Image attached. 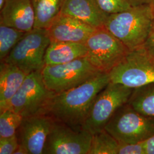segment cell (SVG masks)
<instances>
[{"label": "cell", "mask_w": 154, "mask_h": 154, "mask_svg": "<svg viewBox=\"0 0 154 154\" xmlns=\"http://www.w3.org/2000/svg\"><path fill=\"white\" fill-rule=\"evenodd\" d=\"M149 5L151 7V11H152V15L154 18V0H151Z\"/></svg>", "instance_id": "cell-28"}, {"label": "cell", "mask_w": 154, "mask_h": 154, "mask_svg": "<svg viewBox=\"0 0 154 154\" xmlns=\"http://www.w3.org/2000/svg\"><path fill=\"white\" fill-rule=\"evenodd\" d=\"M143 48L150 55L154 57V18L151 23L148 37Z\"/></svg>", "instance_id": "cell-24"}, {"label": "cell", "mask_w": 154, "mask_h": 154, "mask_svg": "<svg viewBox=\"0 0 154 154\" xmlns=\"http://www.w3.org/2000/svg\"><path fill=\"white\" fill-rule=\"evenodd\" d=\"M41 71L27 75L6 109L14 111L23 118L46 114L48 106L55 93L46 87Z\"/></svg>", "instance_id": "cell-7"}, {"label": "cell", "mask_w": 154, "mask_h": 154, "mask_svg": "<svg viewBox=\"0 0 154 154\" xmlns=\"http://www.w3.org/2000/svg\"><path fill=\"white\" fill-rule=\"evenodd\" d=\"M133 90L110 82L94 100L82 129L93 135L104 130L117 110L128 102Z\"/></svg>", "instance_id": "cell-4"}, {"label": "cell", "mask_w": 154, "mask_h": 154, "mask_svg": "<svg viewBox=\"0 0 154 154\" xmlns=\"http://www.w3.org/2000/svg\"><path fill=\"white\" fill-rule=\"evenodd\" d=\"M35 15L34 28L47 29L62 13L66 0H32Z\"/></svg>", "instance_id": "cell-18"}, {"label": "cell", "mask_w": 154, "mask_h": 154, "mask_svg": "<svg viewBox=\"0 0 154 154\" xmlns=\"http://www.w3.org/2000/svg\"><path fill=\"white\" fill-rule=\"evenodd\" d=\"M54 122L47 114L23 118L18 129L20 143L26 149L28 154H44L45 144Z\"/></svg>", "instance_id": "cell-11"}, {"label": "cell", "mask_w": 154, "mask_h": 154, "mask_svg": "<svg viewBox=\"0 0 154 154\" xmlns=\"http://www.w3.org/2000/svg\"><path fill=\"white\" fill-rule=\"evenodd\" d=\"M132 6L149 4L151 0H126Z\"/></svg>", "instance_id": "cell-26"}, {"label": "cell", "mask_w": 154, "mask_h": 154, "mask_svg": "<svg viewBox=\"0 0 154 154\" xmlns=\"http://www.w3.org/2000/svg\"><path fill=\"white\" fill-rule=\"evenodd\" d=\"M14 154H28V152L26 149L20 143L18 147L15 151Z\"/></svg>", "instance_id": "cell-27"}, {"label": "cell", "mask_w": 154, "mask_h": 154, "mask_svg": "<svg viewBox=\"0 0 154 154\" xmlns=\"http://www.w3.org/2000/svg\"><path fill=\"white\" fill-rule=\"evenodd\" d=\"M100 8L108 14H113L131 9L132 6L126 0H96Z\"/></svg>", "instance_id": "cell-22"}, {"label": "cell", "mask_w": 154, "mask_h": 154, "mask_svg": "<svg viewBox=\"0 0 154 154\" xmlns=\"http://www.w3.org/2000/svg\"><path fill=\"white\" fill-rule=\"evenodd\" d=\"M88 49L83 44L67 42H51L46 51L45 65L66 63L86 57Z\"/></svg>", "instance_id": "cell-16"}, {"label": "cell", "mask_w": 154, "mask_h": 154, "mask_svg": "<svg viewBox=\"0 0 154 154\" xmlns=\"http://www.w3.org/2000/svg\"><path fill=\"white\" fill-rule=\"evenodd\" d=\"M154 18L149 4H144L109 14L104 26L131 51L143 47Z\"/></svg>", "instance_id": "cell-2"}, {"label": "cell", "mask_w": 154, "mask_h": 154, "mask_svg": "<svg viewBox=\"0 0 154 154\" xmlns=\"http://www.w3.org/2000/svg\"><path fill=\"white\" fill-rule=\"evenodd\" d=\"M93 134L54 121L45 144L44 154H88Z\"/></svg>", "instance_id": "cell-10"}, {"label": "cell", "mask_w": 154, "mask_h": 154, "mask_svg": "<svg viewBox=\"0 0 154 154\" xmlns=\"http://www.w3.org/2000/svg\"><path fill=\"white\" fill-rule=\"evenodd\" d=\"M0 113V138H9L16 135L23 117L10 109H6Z\"/></svg>", "instance_id": "cell-21"}, {"label": "cell", "mask_w": 154, "mask_h": 154, "mask_svg": "<svg viewBox=\"0 0 154 154\" xmlns=\"http://www.w3.org/2000/svg\"><path fill=\"white\" fill-rule=\"evenodd\" d=\"M26 32L0 23V60H4Z\"/></svg>", "instance_id": "cell-20"}, {"label": "cell", "mask_w": 154, "mask_h": 154, "mask_svg": "<svg viewBox=\"0 0 154 154\" xmlns=\"http://www.w3.org/2000/svg\"><path fill=\"white\" fill-rule=\"evenodd\" d=\"M95 29L75 17L61 13L47 30L50 42H67L85 44Z\"/></svg>", "instance_id": "cell-12"}, {"label": "cell", "mask_w": 154, "mask_h": 154, "mask_svg": "<svg viewBox=\"0 0 154 154\" xmlns=\"http://www.w3.org/2000/svg\"><path fill=\"white\" fill-rule=\"evenodd\" d=\"M128 103L143 115L154 118V82L134 89Z\"/></svg>", "instance_id": "cell-19"}, {"label": "cell", "mask_w": 154, "mask_h": 154, "mask_svg": "<svg viewBox=\"0 0 154 154\" xmlns=\"http://www.w3.org/2000/svg\"><path fill=\"white\" fill-rule=\"evenodd\" d=\"M61 13L75 17L94 28L103 26L109 15L100 8L96 0H66Z\"/></svg>", "instance_id": "cell-14"}, {"label": "cell", "mask_w": 154, "mask_h": 154, "mask_svg": "<svg viewBox=\"0 0 154 154\" xmlns=\"http://www.w3.org/2000/svg\"><path fill=\"white\" fill-rule=\"evenodd\" d=\"M41 72L46 87L57 94L77 87L101 72L86 57L66 63L45 65Z\"/></svg>", "instance_id": "cell-8"}, {"label": "cell", "mask_w": 154, "mask_h": 154, "mask_svg": "<svg viewBox=\"0 0 154 154\" xmlns=\"http://www.w3.org/2000/svg\"><path fill=\"white\" fill-rule=\"evenodd\" d=\"M146 154H154V135L143 142Z\"/></svg>", "instance_id": "cell-25"}, {"label": "cell", "mask_w": 154, "mask_h": 154, "mask_svg": "<svg viewBox=\"0 0 154 154\" xmlns=\"http://www.w3.org/2000/svg\"><path fill=\"white\" fill-rule=\"evenodd\" d=\"M6 0H0V10L2 8V7L4 5Z\"/></svg>", "instance_id": "cell-29"}, {"label": "cell", "mask_w": 154, "mask_h": 154, "mask_svg": "<svg viewBox=\"0 0 154 154\" xmlns=\"http://www.w3.org/2000/svg\"><path fill=\"white\" fill-rule=\"evenodd\" d=\"M28 74L18 67L1 61L0 112L6 110Z\"/></svg>", "instance_id": "cell-15"}, {"label": "cell", "mask_w": 154, "mask_h": 154, "mask_svg": "<svg viewBox=\"0 0 154 154\" xmlns=\"http://www.w3.org/2000/svg\"><path fill=\"white\" fill-rule=\"evenodd\" d=\"M0 11V23L25 32L34 29L35 15L32 0H6Z\"/></svg>", "instance_id": "cell-13"}, {"label": "cell", "mask_w": 154, "mask_h": 154, "mask_svg": "<svg viewBox=\"0 0 154 154\" xmlns=\"http://www.w3.org/2000/svg\"><path fill=\"white\" fill-rule=\"evenodd\" d=\"M105 130L121 143H142L154 135V118L143 115L127 103L117 110Z\"/></svg>", "instance_id": "cell-3"}, {"label": "cell", "mask_w": 154, "mask_h": 154, "mask_svg": "<svg viewBox=\"0 0 154 154\" xmlns=\"http://www.w3.org/2000/svg\"><path fill=\"white\" fill-rule=\"evenodd\" d=\"M19 145L16 135L9 138H0V154H14Z\"/></svg>", "instance_id": "cell-23"}, {"label": "cell", "mask_w": 154, "mask_h": 154, "mask_svg": "<svg viewBox=\"0 0 154 154\" xmlns=\"http://www.w3.org/2000/svg\"><path fill=\"white\" fill-rule=\"evenodd\" d=\"M110 82L109 73L99 72L77 87L55 94L46 114L55 121L81 130L94 100Z\"/></svg>", "instance_id": "cell-1"}, {"label": "cell", "mask_w": 154, "mask_h": 154, "mask_svg": "<svg viewBox=\"0 0 154 154\" xmlns=\"http://www.w3.org/2000/svg\"><path fill=\"white\" fill-rule=\"evenodd\" d=\"M85 45L86 58L99 72L109 73L130 50L105 26L95 28Z\"/></svg>", "instance_id": "cell-5"}, {"label": "cell", "mask_w": 154, "mask_h": 154, "mask_svg": "<svg viewBox=\"0 0 154 154\" xmlns=\"http://www.w3.org/2000/svg\"><path fill=\"white\" fill-rule=\"evenodd\" d=\"M109 74L111 82L133 89L154 83V57L143 47L133 50Z\"/></svg>", "instance_id": "cell-9"}, {"label": "cell", "mask_w": 154, "mask_h": 154, "mask_svg": "<svg viewBox=\"0 0 154 154\" xmlns=\"http://www.w3.org/2000/svg\"><path fill=\"white\" fill-rule=\"evenodd\" d=\"M50 44L47 29L34 28L11 50L3 62L18 67L29 74L41 71L45 66V55Z\"/></svg>", "instance_id": "cell-6"}, {"label": "cell", "mask_w": 154, "mask_h": 154, "mask_svg": "<svg viewBox=\"0 0 154 154\" xmlns=\"http://www.w3.org/2000/svg\"><path fill=\"white\" fill-rule=\"evenodd\" d=\"M137 144L119 142L105 129L93 135L88 154H137Z\"/></svg>", "instance_id": "cell-17"}]
</instances>
